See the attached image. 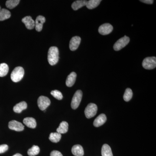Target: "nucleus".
<instances>
[{
  "mask_svg": "<svg viewBox=\"0 0 156 156\" xmlns=\"http://www.w3.org/2000/svg\"><path fill=\"white\" fill-rule=\"evenodd\" d=\"M9 71V67L6 63L0 64V77H4L7 75Z\"/></svg>",
  "mask_w": 156,
  "mask_h": 156,
  "instance_id": "nucleus-23",
  "label": "nucleus"
},
{
  "mask_svg": "<svg viewBox=\"0 0 156 156\" xmlns=\"http://www.w3.org/2000/svg\"><path fill=\"white\" fill-rule=\"evenodd\" d=\"M107 118L105 115L101 114L98 116L94 120L93 125L95 127H99L102 126L106 122Z\"/></svg>",
  "mask_w": 156,
  "mask_h": 156,
  "instance_id": "nucleus-13",
  "label": "nucleus"
},
{
  "mask_svg": "<svg viewBox=\"0 0 156 156\" xmlns=\"http://www.w3.org/2000/svg\"><path fill=\"white\" fill-rule=\"evenodd\" d=\"M142 66L146 69H154L156 66V57H148L144 58L143 61Z\"/></svg>",
  "mask_w": 156,
  "mask_h": 156,
  "instance_id": "nucleus-5",
  "label": "nucleus"
},
{
  "mask_svg": "<svg viewBox=\"0 0 156 156\" xmlns=\"http://www.w3.org/2000/svg\"><path fill=\"white\" fill-rule=\"evenodd\" d=\"M113 27L111 24L108 23H105L101 25L98 28V32L102 35H106L112 31Z\"/></svg>",
  "mask_w": 156,
  "mask_h": 156,
  "instance_id": "nucleus-8",
  "label": "nucleus"
},
{
  "mask_svg": "<svg viewBox=\"0 0 156 156\" xmlns=\"http://www.w3.org/2000/svg\"><path fill=\"white\" fill-rule=\"evenodd\" d=\"M50 99L46 96H41L38 99V106L42 111L45 110L50 105Z\"/></svg>",
  "mask_w": 156,
  "mask_h": 156,
  "instance_id": "nucleus-7",
  "label": "nucleus"
},
{
  "mask_svg": "<svg viewBox=\"0 0 156 156\" xmlns=\"http://www.w3.org/2000/svg\"><path fill=\"white\" fill-rule=\"evenodd\" d=\"M11 16V13L9 10L2 9L0 11V21H3L9 19Z\"/></svg>",
  "mask_w": 156,
  "mask_h": 156,
  "instance_id": "nucleus-21",
  "label": "nucleus"
},
{
  "mask_svg": "<svg viewBox=\"0 0 156 156\" xmlns=\"http://www.w3.org/2000/svg\"><path fill=\"white\" fill-rule=\"evenodd\" d=\"M87 1L85 0H79L74 2L72 5V8L75 11H76L82 7L86 5Z\"/></svg>",
  "mask_w": 156,
  "mask_h": 156,
  "instance_id": "nucleus-19",
  "label": "nucleus"
},
{
  "mask_svg": "<svg viewBox=\"0 0 156 156\" xmlns=\"http://www.w3.org/2000/svg\"><path fill=\"white\" fill-rule=\"evenodd\" d=\"M59 52L58 48L56 47H51L48 53V61L51 66L55 65L58 62L59 58Z\"/></svg>",
  "mask_w": 156,
  "mask_h": 156,
  "instance_id": "nucleus-1",
  "label": "nucleus"
},
{
  "mask_svg": "<svg viewBox=\"0 0 156 156\" xmlns=\"http://www.w3.org/2000/svg\"><path fill=\"white\" fill-rule=\"evenodd\" d=\"M50 156H63L61 152L57 151H53L50 153Z\"/></svg>",
  "mask_w": 156,
  "mask_h": 156,
  "instance_id": "nucleus-30",
  "label": "nucleus"
},
{
  "mask_svg": "<svg viewBox=\"0 0 156 156\" xmlns=\"http://www.w3.org/2000/svg\"><path fill=\"white\" fill-rule=\"evenodd\" d=\"M46 21V18L44 16L39 15L37 17L35 21V27L36 30L38 32L42 30L43 27V24Z\"/></svg>",
  "mask_w": 156,
  "mask_h": 156,
  "instance_id": "nucleus-11",
  "label": "nucleus"
},
{
  "mask_svg": "<svg viewBox=\"0 0 156 156\" xmlns=\"http://www.w3.org/2000/svg\"><path fill=\"white\" fill-rule=\"evenodd\" d=\"M82 97L83 92L82 91L80 90H77L73 96L71 104L72 108L73 109H76L78 108L82 100Z\"/></svg>",
  "mask_w": 156,
  "mask_h": 156,
  "instance_id": "nucleus-3",
  "label": "nucleus"
},
{
  "mask_svg": "<svg viewBox=\"0 0 156 156\" xmlns=\"http://www.w3.org/2000/svg\"><path fill=\"white\" fill-rule=\"evenodd\" d=\"M72 152L75 156H83L84 154L83 148L80 144L73 146L72 149Z\"/></svg>",
  "mask_w": 156,
  "mask_h": 156,
  "instance_id": "nucleus-14",
  "label": "nucleus"
},
{
  "mask_svg": "<svg viewBox=\"0 0 156 156\" xmlns=\"http://www.w3.org/2000/svg\"><path fill=\"white\" fill-rule=\"evenodd\" d=\"M76 76V74L75 72H72L68 76L66 82L67 87H70L73 86L75 83Z\"/></svg>",
  "mask_w": 156,
  "mask_h": 156,
  "instance_id": "nucleus-15",
  "label": "nucleus"
},
{
  "mask_svg": "<svg viewBox=\"0 0 156 156\" xmlns=\"http://www.w3.org/2000/svg\"><path fill=\"white\" fill-rule=\"evenodd\" d=\"M140 1L143 3L147 4H152L154 2V1L153 0H141Z\"/></svg>",
  "mask_w": 156,
  "mask_h": 156,
  "instance_id": "nucleus-31",
  "label": "nucleus"
},
{
  "mask_svg": "<svg viewBox=\"0 0 156 156\" xmlns=\"http://www.w3.org/2000/svg\"><path fill=\"white\" fill-rule=\"evenodd\" d=\"M51 94L53 97L56 98V99H58V100H60L62 99L63 98V96H62V94L60 91H58V90H53V91H51Z\"/></svg>",
  "mask_w": 156,
  "mask_h": 156,
  "instance_id": "nucleus-28",
  "label": "nucleus"
},
{
  "mask_svg": "<svg viewBox=\"0 0 156 156\" xmlns=\"http://www.w3.org/2000/svg\"><path fill=\"white\" fill-rule=\"evenodd\" d=\"M24 124L30 128H35L37 126V122L36 120L31 117H27L23 120Z\"/></svg>",
  "mask_w": 156,
  "mask_h": 156,
  "instance_id": "nucleus-16",
  "label": "nucleus"
},
{
  "mask_svg": "<svg viewBox=\"0 0 156 156\" xmlns=\"http://www.w3.org/2000/svg\"><path fill=\"white\" fill-rule=\"evenodd\" d=\"M102 156H113L111 148L107 144H104L101 148Z\"/></svg>",
  "mask_w": 156,
  "mask_h": 156,
  "instance_id": "nucleus-20",
  "label": "nucleus"
},
{
  "mask_svg": "<svg viewBox=\"0 0 156 156\" xmlns=\"http://www.w3.org/2000/svg\"><path fill=\"white\" fill-rule=\"evenodd\" d=\"M98 107L97 105L94 103L88 105L85 110V114L87 119H90L95 116L97 113Z\"/></svg>",
  "mask_w": 156,
  "mask_h": 156,
  "instance_id": "nucleus-4",
  "label": "nucleus"
},
{
  "mask_svg": "<svg viewBox=\"0 0 156 156\" xmlns=\"http://www.w3.org/2000/svg\"><path fill=\"white\" fill-rule=\"evenodd\" d=\"M13 156H23L21 154H15Z\"/></svg>",
  "mask_w": 156,
  "mask_h": 156,
  "instance_id": "nucleus-32",
  "label": "nucleus"
},
{
  "mask_svg": "<svg viewBox=\"0 0 156 156\" xmlns=\"http://www.w3.org/2000/svg\"><path fill=\"white\" fill-rule=\"evenodd\" d=\"M61 134L57 133V132H54V133H50L49 139L51 142L53 143H57L60 141L61 138Z\"/></svg>",
  "mask_w": 156,
  "mask_h": 156,
  "instance_id": "nucleus-24",
  "label": "nucleus"
},
{
  "mask_svg": "<svg viewBox=\"0 0 156 156\" xmlns=\"http://www.w3.org/2000/svg\"><path fill=\"white\" fill-rule=\"evenodd\" d=\"M24 75V70L23 68L20 66L15 68L11 73V80L13 82L17 83L22 80Z\"/></svg>",
  "mask_w": 156,
  "mask_h": 156,
  "instance_id": "nucleus-2",
  "label": "nucleus"
},
{
  "mask_svg": "<svg viewBox=\"0 0 156 156\" xmlns=\"http://www.w3.org/2000/svg\"><path fill=\"white\" fill-rule=\"evenodd\" d=\"M130 41V38L128 37L125 36L119 39L114 45V49L115 51H119L125 48L128 44Z\"/></svg>",
  "mask_w": 156,
  "mask_h": 156,
  "instance_id": "nucleus-6",
  "label": "nucleus"
},
{
  "mask_svg": "<svg viewBox=\"0 0 156 156\" xmlns=\"http://www.w3.org/2000/svg\"><path fill=\"white\" fill-rule=\"evenodd\" d=\"M81 41L80 37L75 36L73 37L71 39L69 43V49L72 51H75L78 49L80 46Z\"/></svg>",
  "mask_w": 156,
  "mask_h": 156,
  "instance_id": "nucleus-10",
  "label": "nucleus"
},
{
  "mask_svg": "<svg viewBox=\"0 0 156 156\" xmlns=\"http://www.w3.org/2000/svg\"><path fill=\"white\" fill-rule=\"evenodd\" d=\"M132 96H133V92L132 90L130 88H127L125 91L124 96H123L124 100L126 101H129L132 98Z\"/></svg>",
  "mask_w": 156,
  "mask_h": 156,
  "instance_id": "nucleus-27",
  "label": "nucleus"
},
{
  "mask_svg": "<svg viewBox=\"0 0 156 156\" xmlns=\"http://www.w3.org/2000/svg\"><path fill=\"white\" fill-rule=\"evenodd\" d=\"M101 2V0H90L87 1L86 6L88 9H93L99 5Z\"/></svg>",
  "mask_w": 156,
  "mask_h": 156,
  "instance_id": "nucleus-22",
  "label": "nucleus"
},
{
  "mask_svg": "<svg viewBox=\"0 0 156 156\" xmlns=\"http://www.w3.org/2000/svg\"><path fill=\"white\" fill-rule=\"evenodd\" d=\"M9 127L10 129L17 131H21L24 130V127L22 123L15 120L9 122Z\"/></svg>",
  "mask_w": 156,
  "mask_h": 156,
  "instance_id": "nucleus-9",
  "label": "nucleus"
},
{
  "mask_svg": "<svg viewBox=\"0 0 156 156\" xmlns=\"http://www.w3.org/2000/svg\"><path fill=\"white\" fill-rule=\"evenodd\" d=\"M27 107V105L25 101H21L17 104L14 107L13 110L15 112L20 113L26 109Z\"/></svg>",
  "mask_w": 156,
  "mask_h": 156,
  "instance_id": "nucleus-17",
  "label": "nucleus"
},
{
  "mask_svg": "<svg viewBox=\"0 0 156 156\" xmlns=\"http://www.w3.org/2000/svg\"><path fill=\"white\" fill-rule=\"evenodd\" d=\"M20 2V0H8L6 2V6L8 9H13L19 4Z\"/></svg>",
  "mask_w": 156,
  "mask_h": 156,
  "instance_id": "nucleus-26",
  "label": "nucleus"
},
{
  "mask_svg": "<svg viewBox=\"0 0 156 156\" xmlns=\"http://www.w3.org/2000/svg\"><path fill=\"white\" fill-rule=\"evenodd\" d=\"M22 22L25 24L27 28L29 30L33 29L35 27V21L30 16H26L23 18Z\"/></svg>",
  "mask_w": 156,
  "mask_h": 156,
  "instance_id": "nucleus-12",
  "label": "nucleus"
},
{
  "mask_svg": "<svg viewBox=\"0 0 156 156\" xmlns=\"http://www.w3.org/2000/svg\"><path fill=\"white\" fill-rule=\"evenodd\" d=\"M68 123L65 121H63L60 123L59 127L56 129V132L59 134H65L68 130Z\"/></svg>",
  "mask_w": 156,
  "mask_h": 156,
  "instance_id": "nucleus-18",
  "label": "nucleus"
},
{
  "mask_svg": "<svg viewBox=\"0 0 156 156\" xmlns=\"http://www.w3.org/2000/svg\"><path fill=\"white\" fill-rule=\"evenodd\" d=\"M1 9H1V6H0V11H1Z\"/></svg>",
  "mask_w": 156,
  "mask_h": 156,
  "instance_id": "nucleus-33",
  "label": "nucleus"
},
{
  "mask_svg": "<svg viewBox=\"0 0 156 156\" xmlns=\"http://www.w3.org/2000/svg\"><path fill=\"white\" fill-rule=\"evenodd\" d=\"M40 148L38 146L34 145L31 148L28 150L27 154L30 156L37 155L40 152Z\"/></svg>",
  "mask_w": 156,
  "mask_h": 156,
  "instance_id": "nucleus-25",
  "label": "nucleus"
},
{
  "mask_svg": "<svg viewBox=\"0 0 156 156\" xmlns=\"http://www.w3.org/2000/svg\"><path fill=\"white\" fill-rule=\"evenodd\" d=\"M9 149V146L7 144H2L0 145V154L5 152Z\"/></svg>",
  "mask_w": 156,
  "mask_h": 156,
  "instance_id": "nucleus-29",
  "label": "nucleus"
}]
</instances>
